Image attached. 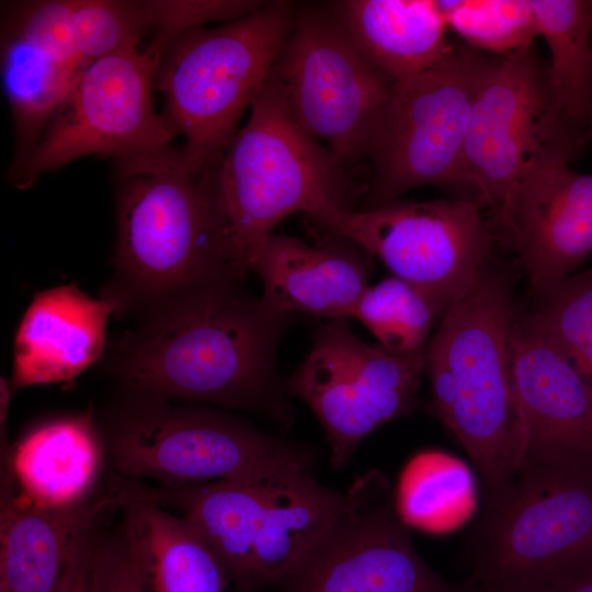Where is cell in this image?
I'll list each match as a JSON object with an SVG mask.
<instances>
[{"label": "cell", "mask_w": 592, "mask_h": 592, "mask_svg": "<svg viewBox=\"0 0 592 592\" xmlns=\"http://www.w3.org/2000/svg\"><path fill=\"white\" fill-rule=\"evenodd\" d=\"M241 283L215 278L138 312L136 326L106 345V367L125 394L248 410L287 430L293 409L276 358L297 316Z\"/></svg>", "instance_id": "1"}, {"label": "cell", "mask_w": 592, "mask_h": 592, "mask_svg": "<svg viewBox=\"0 0 592 592\" xmlns=\"http://www.w3.org/2000/svg\"><path fill=\"white\" fill-rule=\"evenodd\" d=\"M115 162L113 275L102 298L115 315L140 312L198 284L240 280L230 262L215 167L172 145Z\"/></svg>", "instance_id": "2"}, {"label": "cell", "mask_w": 592, "mask_h": 592, "mask_svg": "<svg viewBox=\"0 0 592 592\" xmlns=\"http://www.w3.org/2000/svg\"><path fill=\"white\" fill-rule=\"evenodd\" d=\"M387 488L378 471L357 477L345 491L320 485L312 471H295L182 486L128 480L126 496L130 504L178 512L218 555L231 592H259L278 588L338 521Z\"/></svg>", "instance_id": "3"}, {"label": "cell", "mask_w": 592, "mask_h": 592, "mask_svg": "<svg viewBox=\"0 0 592 592\" xmlns=\"http://www.w3.org/2000/svg\"><path fill=\"white\" fill-rule=\"evenodd\" d=\"M515 308L508 276L487 271L425 346L436 413L474 462L490 498L512 483L525 455L510 364Z\"/></svg>", "instance_id": "4"}, {"label": "cell", "mask_w": 592, "mask_h": 592, "mask_svg": "<svg viewBox=\"0 0 592 592\" xmlns=\"http://www.w3.org/2000/svg\"><path fill=\"white\" fill-rule=\"evenodd\" d=\"M250 110L215 169L230 262L242 281L288 216L351 209L345 167L298 125L272 71Z\"/></svg>", "instance_id": "5"}, {"label": "cell", "mask_w": 592, "mask_h": 592, "mask_svg": "<svg viewBox=\"0 0 592 592\" xmlns=\"http://www.w3.org/2000/svg\"><path fill=\"white\" fill-rule=\"evenodd\" d=\"M289 1H266L255 11L212 29L169 41L156 89L164 115L193 166L215 167L237 133L239 121L265 84L295 22Z\"/></svg>", "instance_id": "6"}, {"label": "cell", "mask_w": 592, "mask_h": 592, "mask_svg": "<svg viewBox=\"0 0 592 592\" xmlns=\"http://www.w3.org/2000/svg\"><path fill=\"white\" fill-rule=\"evenodd\" d=\"M106 455L127 479L160 486L312 471L310 449L204 407L128 396L109 417Z\"/></svg>", "instance_id": "7"}, {"label": "cell", "mask_w": 592, "mask_h": 592, "mask_svg": "<svg viewBox=\"0 0 592 592\" xmlns=\"http://www.w3.org/2000/svg\"><path fill=\"white\" fill-rule=\"evenodd\" d=\"M497 57L452 42L437 62L394 86L367 151V208L425 185L475 202L464 177V147L474 98Z\"/></svg>", "instance_id": "8"}, {"label": "cell", "mask_w": 592, "mask_h": 592, "mask_svg": "<svg viewBox=\"0 0 592 592\" xmlns=\"http://www.w3.org/2000/svg\"><path fill=\"white\" fill-rule=\"evenodd\" d=\"M592 561V469L522 465L490 498L473 560L482 592H528Z\"/></svg>", "instance_id": "9"}, {"label": "cell", "mask_w": 592, "mask_h": 592, "mask_svg": "<svg viewBox=\"0 0 592 592\" xmlns=\"http://www.w3.org/2000/svg\"><path fill=\"white\" fill-rule=\"evenodd\" d=\"M464 198L395 200L364 210L330 207L314 218L420 291L442 319L487 273L490 224Z\"/></svg>", "instance_id": "10"}, {"label": "cell", "mask_w": 592, "mask_h": 592, "mask_svg": "<svg viewBox=\"0 0 592 592\" xmlns=\"http://www.w3.org/2000/svg\"><path fill=\"white\" fill-rule=\"evenodd\" d=\"M167 41L125 48L88 66L41 136L15 186L27 189L44 173L87 156L114 161L167 146L178 134L153 102Z\"/></svg>", "instance_id": "11"}, {"label": "cell", "mask_w": 592, "mask_h": 592, "mask_svg": "<svg viewBox=\"0 0 592 592\" xmlns=\"http://www.w3.org/2000/svg\"><path fill=\"white\" fill-rule=\"evenodd\" d=\"M424 372L425 349L399 354L368 344L353 332L349 318H339L317 329L285 386L314 412L331 465L341 468L369 433L418 406Z\"/></svg>", "instance_id": "12"}, {"label": "cell", "mask_w": 592, "mask_h": 592, "mask_svg": "<svg viewBox=\"0 0 592 592\" xmlns=\"http://www.w3.org/2000/svg\"><path fill=\"white\" fill-rule=\"evenodd\" d=\"M272 72L311 138L344 167L367 157L395 83L361 53L332 11L295 19Z\"/></svg>", "instance_id": "13"}, {"label": "cell", "mask_w": 592, "mask_h": 592, "mask_svg": "<svg viewBox=\"0 0 592 592\" xmlns=\"http://www.w3.org/2000/svg\"><path fill=\"white\" fill-rule=\"evenodd\" d=\"M578 155L553 121L547 65L534 43L498 55L476 92L467 127L463 169L473 200L492 215L517 179Z\"/></svg>", "instance_id": "14"}, {"label": "cell", "mask_w": 592, "mask_h": 592, "mask_svg": "<svg viewBox=\"0 0 592 592\" xmlns=\"http://www.w3.org/2000/svg\"><path fill=\"white\" fill-rule=\"evenodd\" d=\"M382 493L318 542L278 587L284 592H482L469 577L439 576L418 555L407 524Z\"/></svg>", "instance_id": "15"}, {"label": "cell", "mask_w": 592, "mask_h": 592, "mask_svg": "<svg viewBox=\"0 0 592 592\" xmlns=\"http://www.w3.org/2000/svg\"><path fill=\"white\" fill-rule=\"evenodd\" d=\"M510 364L525 431L522 465L592 469V383L516 308Z\"/></svg>", "instance_id": "16"}, {"label": "cell", "mask_w": 592, "mask_h": 592, "mask_svg": "<svg viewBox=\"0 0 592 592\" xmlns=\"http://www.w3.org/2000/svg\"><path fill=\"white\" fill-rule=\"evenodd\" d=\"M568 164L547 163L521 177L490 215L531 291L572 275L592 253V174Z\"/></svg>", "instance_id": "17"}, {"label": "cell", "mask_w": 592, "mask_h": 592, "mask_svg": "<svg viewBox=\"0 0 592 592\" xmlns=\"http://www.w3.org/2000/svg\"><path fill=\"white\" fill-rule=\"evenodd\" d=\"M372 257L334 235L316 246L273 234L258 254L252 272L263 286L262 300L274 310L325 319L352 318L369 286Z\"/></svg>", "instance_id": "18"}, {"label": "cell", "mask_w": 592, "mask_h": 592, "mask_svg": "<svg viewBox=\"0 0 592 592\" xmlns=\"http://www.w3.org/2000/svg\"><path fill=\"white\" fill-rule=\"evenodd\" d=\"M115 312L77 285H61L36 294L15 334L13 391L34 385L71 383L106 350V325Z\"/></svg>", "instance_id": "19"}, {"label": "cell", "mask_w": 592, "mask_h": 592, "mask_svg": "<svg viewBox=\"0 0 592 592\" xmlns=\"http://www.w3.org/2000/svg\"><path fill=\"white\" fill-rule=\"evenodd\" d=\"M0 592H55L71 540L89 521L122 508L112 482L89 501L67 509L39 506L16 488L1 457Z\"/></svg>", "instance_id": "20"}, {"label": "cell", "mask_w": 592, "mask_h": 592, "mask_svg": "<svg viewBox=\"0 0 592 592\" xmlns=\"http://www.w3.org/2000/svg\"><path fill=\"white\" fill-rule=\"evenodd\" d=\"M7 451L18 490L33 503L67 509L96 493L106 455L92 410L45 422Z\"/></svg>", "instance_id": "21"}, {"label": "cell", "mask_w": 592, "mask_h": 592, "mask_svg": "<svg viewBox=\"0 0 592 592\" xmlns=\"http://www.w3.org/2000/svg\"><path fill=\"white\" fill-rule=\"evenodd\" d=\"M332 12L361 53L395 84L449 49L447 25L432 0H344Z\"/></svg>", "instance_id": "22"}, {"label": "cell", "mask_w": 592, "mask_h": 592, "mask_svg": "<svg viewBox=\"0 0 592 592\" xmlns=\"http://www.w3.org/2000/svg\"><path fill=\"white\" fill-rule=\"evenodd\" d=\"M538 35L550 52V114L580 153L592 140V1L530 0Z\"/></svg>", "instance_id": "23"}, {"label": "cell", "mask_w": 592, "mask_h": 592, "mask_svg": "<svg viewBox=\"0 0 592 592\" xmlns=\"http://www.w3.org/2000/svg\"><path fill=\"white\" fill-rule=\"evenodd\" d=\"M1 68L15 147L8 174L16 186L47 124L83 72L81 64L2 30Z\"/></svg>", "instance_id": "24"}, {"label": "cell", "mask_w": 592, "mask_h": 592, "mask_svg": "<svg viewBox=\"0 0 592 592\" xmlns=\"http://www.w3.org/2000/svg\"><path fill=\"white\" fill-rule=\"evenodd\" d=\"M127 506L150 592H226V568L191 522L147 501Z\"/></svg>", "instance_id": "25"}, {"label": "cell", "mask_w": 592, "mask_h": 592, "mask_svg": "<svg viewBox=\"0 0 592 592\" xmlns=\"http://www.w3.org/2000/svg\"><path fill=\"white\" fill-rule=\"evenodd\" d=\"M531 292L526 316L592 383V269Z\"/></svg>", "instance_id": "26"}, {"label": "cell", "mask_w": 592, "mask_h": 592, "mask_svg": "<svg viewBox=\"0 0 592 592\" xmlns=\"http://www.w3.org/2000/svg\"><path fill=\"white\" fill-rule=\"evenodd\" d=\"M352 318L362 322L386 350L409 354L425 349L437 316L420 291L390 276L365 289Z\"/></svg>", "instance_id": "27"}, {"label": "cell", "mask_w": 592, "mask_h": 592, "mask_svg": "<svg viewBox=\"0 0 592 592\" xmlns=\"http://www.w3.org/2000/svg\"><path fill=\"white\" fill-rule=\"evenodd\" d=\"M470 496L468 474L459 463L437 453L414 457L401 475L397 512L407 525L430 531L447 528L453 523L454 499Z\"/></svg>", "instance_id": "28"}, {"label": "cell", "mask_w": 592, "mask_h": 592, "mask_svg": "<svg viewBox=\"0 0 592 592\" xmlns=\"http://www.w3.org/2000/svg\"><path fill=\"white\" fill-rule=\"evenodd\" d=\"M448 29L475 49L504 55L538 36L530 0L436 1Z\"/></svg>", "instance_id": "29"}, {"label": "cell", "mask_w": 592, "mask_h": 592, "mask_svg": "<svg viewBox=\"0 0 592 592\" xmlns=\"http://www.w3.org/2000/svg\"><path fill=\"white\" fill-rule=\"evenodd\" d=\"M72 14L84 69L103 57L140 45L152 30L145 1L72 0Z\"/></svg>", "instance_id": "30"}, {"label": "cell", "mask_w": 592, "mask_h": 592, "mask_svg": "<svg viewBox=\"0 0 592 592\" xmlns=\"http://www.w3.org/2000/svg\"><path fill=\"white\" fill-rule=\"evenodd\" d=\"M96 537L89 592H150L140 560L133 513Z\"/></svg>", "instance_id": "31"}, {"label": "cell", "mask_w": 592, "mask_h": 592, "mask_svg": "<svg viewBox=\"0 0 592 592\" xmlns=\"http://www.w3.org/2000/svg\"><path fill=\"white\" fill-rule=\"evenodd\" d=\"M258 0H146L152 30L167 41L212 22H230L261 8Z\"/></svg>", "instance_id": "32"}, {"label": "cell", "mask_w": 592, "mask_h": 592, "mask_svg": "<svg viewBox=\"0 0 592 592\" xmlns=\"http://www.w3.org/2000/svg\"><path fill=\"white\" fill-rule=\"evenodd\" d=\"M102 516L89 521L75 534L55 592H89L93 553Z\"/></svg>", "instance_id": "33"}, {"label": "cell", "mask_w": 592, "mask_h": 592, "mask_svg": "<svg viewBox=\"0 0 592 592\" xmlns=\"http://www.w3.org/2000/svg\"><path fill=\"white\" fill-rule=\"evenodd\" d=\"M528 592H592V561L555 583Z\"/></svg>", "instance_id": "34"}]
</instances>
